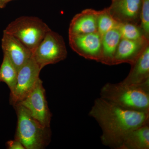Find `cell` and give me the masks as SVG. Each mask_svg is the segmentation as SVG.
Listing matches in <instances>:
<instances>
[{"label": "cell", "instance_id": "obj_13", "mask_svg": "<svg viewBox=\"0 0 149 149\" xmlns=\"http://www.w3.org/2000/svg\"><path fill=\"white\" fill-rule=\"evenodd\" d=\"M131 66L127 77L120 83L137 86L149 82V46Z\"/></svg>", "mask_w": 149, "mask_h": 149}, {"label": "cell", "instance_id": "obj_7", "mask_svg": "<svg viewBox=\"0 0 149 149\" xmlns=\"http://www.w3.org/2000/svg\"><path fill=\"white\" fill-rule=\"evenodd\" d=\"M42 69L31 58L19 70L16 86L10 93L11 104L15 105L24 98L40 80Z\"/></svg>", "mask_w": 149, "mask_h": 149}, {"label": "cell", "instance_id": "obj_3", "mask_svg": "<svg viewBox=\"0 0 149 149\" xmlns=\"http://www.w3.org/2000/svg\"><path fill=\"white\" fill-rule=\"evenodd\" d=\"M17 115V126L15 139L26 149H42L51 141L50 127L44 126L35 119L28 110L20 104L14 106Z\"/></svg>", "mask_w": 149, "mask_h": 149}, {"label": "cell", "instance_id": "obj_2", "mask_svg": "<svg viewBox=\"0 0 149 149\" xmlns=\"http://www.w3.org/2000/svg\"><path fill=\"white\" fill-rule=\"evenodd\" d=\"M100 96L124 109L149 112V82L137 86L107 83L101 89Z\"/></svg>", "mask_w": 149, "mask_h": 149}, {"label": "cell", "instance_id": "obj_22", "mask_svg": "<svg viewBox=\"0 0 149 149\" xmlns=\"http://www.w3.org/2000/svg\"><path fill=\"white\" fill-rule=\"evenodd\" d=\"M13 1V0H9L10 1Z\"/></svg>", "mask_w": 149, "mask_h": 149}, {"label": "cell", "instance_id": "obj_6", "mask_svg": "<svg viewBox=\"0 0 149 149\" xmlns=\"http://www.w3.org/2000/svg\"><path fill=\"white\" fill-rule=\"evenodd\" d=\"M17 104L28 110L32 117L42 125L50 127L52 114L48 107L45 90L41 79L27 96Z\"/></svg>", "mask_w": 149, "mask_h": 149}, {"label": "cell", "instance_id": "obj_1", "mask_svg": "<svg viewBox=\"0 0 149 149\" xmlns=\"http://www.w3.org/2000/svg\"><path fill=\"white\" fill-rule=\"evenodd\" d=\"M88 115L101 128L102 144L112 149H120L131 130L149 123V112L124 109L100 97L94 101Z\"/></svg>", "mask_w": 149, "mask_h": 149}, {"label": "cell", "instance_id": "obj_10", "mask_svg": "<svg viewBox=\"0 0 149 149\" xmlns=\"http://www.w3.org/2000/svg\"><path fill=\"white\" fill-rule=\"evenodd\" d=\"M107 8L118 23L129 22L139 24L142 0H112Z\"/></svg>", "mask_w": 149, "mask_h": 149}, {"label": "cell", "instance_id": "obj_23", "mask_svg": "<svg viewBox=\"0 0 149 149\" xmlns=\"http://www.w3.org/2000/svg\"><path fill=\"white\" fill-rule=\"evenodd\" d=\"M0 82H1V80H0Z\"/></svg>", "mask_w": 149, "mask_h": 149}, {"label": "cell", "instance_id": "obj_20", "mask_svg": "<svg viewBox=\"0 0 149 149\" xmlns=\"http://www.w3.org/2000/svg\"><path fill=\"white\" fill-rule=\"evenodd\" d=\"M7 147L9 149H25L21 142L17 139L8 141L6 143Z\"/></svg>", "mask_w": 149, "mask_h": 149}, {"label": "cell", "instance_id": "obj_21", "mask_svg": "<svg viewBox=\"0 0 149 149\" xmlns=\"http://www.w3.org/2000/svg\"><path fill=\"white\" fill-rule=\"evenodd\" d=\"M9 1V0H0V8L5 7Z\"/></svg>", "mask_w": 149, "mask_h": 149}, {"label": "cell", "instance_id": "obj_19", "mask_svg": "<svg viewBox=\"0 0 149 149\" xmlns=\"http://www.w3.org/2000/svg\"><path fill=\"white\" fill-rule=\"evenodd\" d=\"M140 26L145 37L149 40V0H142Z\"/></svg>", "mask_w": 149, "mask_h": 149}, {"label": "cell", "instance_id": "obj_15", "mask_svg": "<svg viewBox=\"0 0 149 149\" xmlns=\"http://www.w3.org/2000/svg\"><path fill=\"white\" fill-rule=\"evenodd\" d=\"M121 37L118 27L110 30L102 36V56L100 62L112 65L113 60Z\"/></svg>", "mask_w": 149, "mask_h": 149}, {"label": "cell", "instance_id": "obj_8", "mask_svg": "<svg viewBox=\"0 0 149 149\" xmlns=\"http://www.w3.org/2000/svg\"><path fill=\"white\" fill-rule=\"evenodd\" d=\"M102 36L98 32L85 35H69L72 50L87 59L100 62L102 56Z\"/></svg>", "mask_w": 149, "mask_h": 149}, {"label": "cell", "instance_id": "obj_9", "mask_svg": "<svg viewBox=\"0 0 149 149\" xmlns=\"http://www.w3.org/2000/svg\"><path fill=\"white\" fill-rule=\"evenodd\" d=\"M148 46L149 40L146 37L135 40L121 38L115 54L112 65L123 63L131 65Z\"/></svg>", "mask_w": 149, "mask_h": 149}, {"label": "cell", "instance_id": "obj_14", "mask_svg": "<svg viewBox=\"0 0 149 149\" xmlns=\"http://www.w3.org/2000/svg\"><path fill=\"white\" fill-rule=\"evenodd\" d=\"M149 123L137 127L128 133L120 149H149Z\"/></svg>", "mask_w": 149, "mask_h": 149}, {"label": "cell", "instance_id": "obj_4", "mask_svg": "<svg viewBox=\"0 0 149 149\" xmlns=\"http://www.w3.org/2000/svg\"><path fill=\"white\" fill-rule=\"evenodd\" d=\"M51 29L39 17L24 16L11 22L3 31L15 37L33 53Z\"/></svg>", "mask_w": 149, "mask_h": 149}, {"label": "cell", "instance_id": "obj_12", "mask_svg": "<svg viewBox=\"0 0 149 149\" xmlns=\"http://www.w3.org/2000/svg\"><path fill=\"white\" fill-rule=\"evenodd\" d=\"M97 32V10L86 9L73 17L70 24L68 35H85Z\"/></svg>", "mask_w": 149, "mask_h": 149}, {"label": "cell", "instance_id": "obj_18", "mask_svg": "<svg viewBox=\"0 0 149 149\" xmlns=\"http://www.w3.org/2000/svg\"><path fill=\"white\" fill-rule=\"evenodd\" d=\"M117 27L122 39L135 40L145 37L139 24L129 22L119 23Z\"/></svg>", "mask_w": 149, "mask_h": 149}, {"label": "cell", "instance_id": "obj_16", "mask_svg": "<svg viewBox=\"0 0 149 149\" xmlns=\"http://www.w3.org/2000/svg\"><path fill=\"white\" fill-rule=\"evenodd\" d=\"M18 71L10 60L7 56L4 54L3 58L0 67V80L7 84L10 93H13L17 83Z\"/></svg>", "mask_w": 149, "mask_h": 149}, {"label": "cell", "instance_id": "obj_17", "mask_svg": "<svg viewBox=\"0 0 149 149\" xmlns=\"http://www.w3.org/2000/svg\"><path fill=\"white\" fill-rule=\"evenodd\" d=\"M119 23L112 16L105 8L101 10H97V32L102 36L111 29L116 28Z\"/></svg>", "mask_w": 149, "mask_h": 149}, {"label": "cell", "instance_id": "obj_11", "mask_svg": "<svg viewBox=\"0 0 149 149\" xmlns=\"http://www.w3.org/2000/svg\"><path fill=\"white\" fill-rule=\"evenodd\" d=\"M3 54L7 56L17 71L32 56V52L15 37L3 31L1 40Z\"/></svg>", "mask_w": 149, "mask_h": 149}, {"label": "cell", "instance_id": "obj_5", "mask_svg": "<svg viewBox=\"0 0 149 149\" xmlns=\"http://www.w3.org/2000/svg\"><path fill=\"white\" fill-rule=\"evenodd\" d=\"M68 52L63 37L51 30L32 53V58L41 69L46 65L64 60Z\"/></svg>", "mask_w": 149, "mask_h": 149}]
</instances>
